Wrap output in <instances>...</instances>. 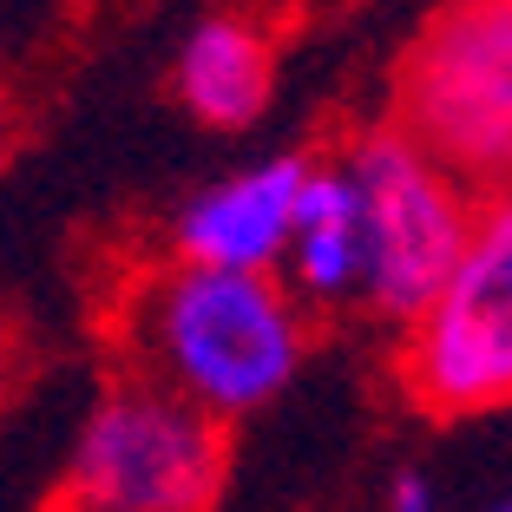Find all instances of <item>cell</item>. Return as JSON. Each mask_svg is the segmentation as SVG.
I'll use <instances>...</instances> for the list:
<instances>
[{
    "instance_id": "cell-1",
    "label": "cell",
    "mask_w": 512,
    "mask_h": 512,
    "mask_svg": "<svg viewBox=\"0 0 512 512\" xmlns=\"http://www.w3.org/2000/svg\"><path fill=\"white\" fill-rule=\"evenodd\" d=\"M138 355L151 368V388L178 394L224 427L296 381L302 309L276 276L178 263L138 302Z\"/></svg>"
},
{
    "instance_id": "cell-2",
    "label": "cell",
    "mask_w": 512,
    "mask_h": 512,
    "mask_svg": "<svg viewBox=\"0 0 512 512\" xmlns=\"http://www.w3.org/2000/svg\"><path fill=\"white\" fill-rule=\"evenodd\" d=\"M394 132L467 197L512 184V0H447L394 66Z\"/></svg>"
},
{
    "instance_id": "cell-3",
    "label": "cell",
    "mask_w": 512,
    "mask_h": 512,
    "mask_svg": "<svg viewBox=\"0 0 512 512\" xmlns=\"http://www.w3.org/2000/svg\"><path fill=\"white\" fill-rule=\"evenodd\" d=\"M401 381L427 414L512 407V184L473 204L467 250L401 355Z\"/></svg>"
},
{
    "instance_id": "cell-4",
    "label": "cell",
    "mask_w": 512,
    "mask_h": 512,
    "mask_svg": "<svg viewBox=\"0 0 512 512\" xmlns=\"http://www.w3.org/2000/svg\"><path fill=\"white\" fill-rule=\"evenodd\" d=\"M66 486L79 512H211L224 427L151 381L112 388L79 427Z\"/></svg>"
},
{
    "instance_id": "cell-5",
    "label": "cell",
    "mask_w": 512,
    "mask_h": 512,
    "mask_svg": "<svg viewBox=\"0 0 512 512\" xmlns=\"http://www.w3.org/2000/svg\"><path fill=\"white\" fill-rule=\"evenodd\" d=\"M348 178L362 191L368 217V302L388 322L414 329L467 250L473 197L434 158H421L394 125L368 132L348 151Z\"/></svg>"
},
{
    "instance_id": "cell-6",
    "label": "cell",
    "mask_w": 512,
    "mask_h": 512,
    "mask_svg": "<svg viewBox=\"0 0 512 512\" xmlns=\"http://www.w3.org/2000/svg\"><path fill=\"white\" fill-rule=\"evenodd\" d=\"M302 178H309V158L302 151H276L263 165L230 171L224 184H204L178 211V224H171L178 263H191V270L270 276L289 250Z\"/></svg>"
},
{
    "instance_id": "cell-7",
    "label": "cell",
    "mask_w": 512,
    "mask_h": 512,
    "mask_svg": "<svg viewBox=\"0 0 512 512\" xmlns=\"http://www.w3.org/2000/svg\"><path fill=\"white\" fill-rule=\"evenodd\" d=\"M171 79H178V99L191 106L197 125H211V132H250L270 112V92H276L270 33L243 14H204L184 33Z\"/></svg>"
},
{
    "instance_id": "cell-8",
    "label": "cell",
    "mask_w": 512,
    "mask_h": 512,
    "mask_svg": "<svg viewBox=\"0 0 512 512\" xmlns=\"http://www.w3.org/2000/svg\"><path fill=\"white\" fill-rule=\"evenodd\" d=\"M283 263H289L296 296L342 302L368 289V217H362V191H355L348 165H309Z\"/></svg>"
},
{
    "instance_id": "cell-9",
    "label": "cell",
    "mask_w": 512,
    "mask_h": 512,
    "mask_svg": "<svg viewBox=\"0 0 512 512\" xmlns=\"http://www.w3.org/2000/svg\"><path fill=\"white\" fill-rule=\"evenodd\" d=\"M388 512H440V493L421 467H401L388 480Z\"/></svg>"
},
{
    "instance_id": "cell-10",
    "label": "cell",
    "mask_w": 512,
    "mask_h": 512,
    "mask_svg": "<svg viewBox=\"0 0 512 512\" xmlns=\"http://www.w3.org/2000/svg\"><path fill=\"white\" fill-rule=\"evenodd\" d=\"M486 512H512V493H506V499H493V506H486Z\"/></svg>"
}]
</instances>
